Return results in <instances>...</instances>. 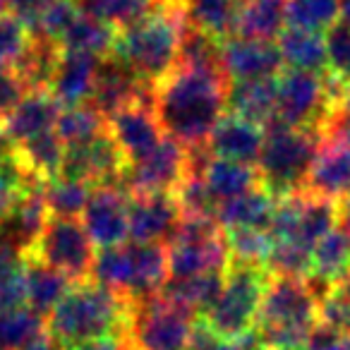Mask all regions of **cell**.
<instances>
[{
  "instance_id": "ac0fdd59",
  "label": "cell",
  "mask_w": 350,
  "mask_h": 350,
  "mask_svg": "<svg viewBox=\"0 0 350 350\" xmlns=\"http://www.w3.org/2000/svg\"><path fill=\"white\" fill-rule=\"evenodd\" d=\"M165 254H168L170 278L226 271L230 264L224 230L216 235H206V238H175L165 245Z\"/></svg>"
},
{
  "instance_id": "603a6c76",
  "label": "cell",
  "mask_w": 350,
  "mask_h": 350,
  "mask_svg": "<svg viewBox=\"0 0 350 350\" xmlns=\"http://www.w3.org/2000/svg\"><path fill=\"white\" fill-rule=\"evenodd\" d=\"M286 8L288 0H240L230 36L273 41L286 29Z\"/></svg>"
},
{
  "instance_id": "484cf974",
  "label": "cell",
  "mask_w": 350,
  "mask_h": 350,
  "mask_svg": "<svg viewBox=\"0 0 350 350\" xmlns=\"http://www.w3.org/2000/svg\"><path fill=\"white\" fill-rule=\"evenodd\" d=\"M350 273V235L338 226L331 228L312 250L310 278L321 291Z\"/></svg>"
},
{
  "instance_id": "6f0895ef",
  "label": "cell",
  "mask_w": 350,
  "mask_h": 350,
  "mask_svg": "<svg viewBox=\"0 0 350 350\" xmlns=\"http://www.w3.org/2000/svg\"><path fill=\"white\" fill-rule=\"evenodd\" d=\"M151 3H154V5H161V3H165V0H151Z\"/></svg>"
},
{
  "instance_id": "f1b7e54d",
  "label": "cell",
  "mask_w": 350,
  "mask_h": 350,
  "mask_svg": "<svg viewBox=\"0 0 350 350\" xmlns=\"http://www.w3.org/2000/svg\"><path fill=\"white\" fill-rule=\"evenodd\" d=\"M226 271H211V273H200V276L190 278H170L163 283V288L159 291V295L168 302L187 307L197 314H204L211 307V302L219 297L221 286H224Z\"/></svg>"
},
{
  "instance_id": "f546056e",
  "label": "cell",
  "mask_w": 350,
  "mask_h": 350,
  "mask_svg": "<svg viewBox=\"0 0 350 350\" xmlns=\"http://www.w3.org/2000/svg\"><path fill=\"white\" fill-rule=\"evenodd\" d=\"M116 27L79 12V17L70 25V29L60 39V49L75 51V53H87L94 55V58H106V55H111L116 51Z\"/></svg>"
},
{
  "instance_id": "f5cc1de1",
  "label": "cell",
  "mask_w": 350,
  "mask_h": 350,
  "mask_svg": "<svg viewBox=\"0 0 350 350\" xmlns=\"http://www.w3.org/2000/svg\"><path fill=\"white\" fill-rule=\"evenodd\" d=\"M336 226L350 235V197L336 202Z\"/></svg>"
},
{
  "instance_id": "74e56055",
  "label": "cell",
  "mask_w": 350,
  "mask_h": 350,
  "mask_svg": "<svg viewBox=\"0 0 350 350\" xmlns=\"http://www.w3.org/2000/svg\"><path fill=\"white\" fill-rule=\"evenodd\" d=\"M326 77L340 89L350 87V22H334L324 34Z\"/></svg>"
},
{
  "instance_id": "4dcf8cb0",
  "label": "cell",
  "mask_w": 350,
  "mask_h": 350,
  "mask_svg": "<svg viewBox=\"0 0 350 350\" xmlns=\"http://www.w3.org/2000/svg\"><path fill=\"white\" fill-rule=\"evenodd\" d=\"M185 22L219 41L230 39L238 0H180Z\"/></svg>"
},
{
  "instance_id": "30bf717a",
  "label": "cell",
  "mask_w": 350,
  "mask_h": 350,
  "mask_svg": "<svg viewBox=\"0 0 350 350\" xmlns=\"http://www.w3.org/2000/svg\"><path fill=\"white\" fill-rule=\"evenodd\" d=\"M187 173H190V151L170 137H163L154 151L125 165L118 185L127 195L175 192Z\"/></svg>"
},
{
  "instance_id": "60d3db41",
  "label": "cell",
  "mask_w": 350,
  "mask_h": 350,
  "mask_svg": "<svg viewBox=\"0 0 350 350\" xmlns=\"http://www.w3.org/2000/svg\"><path fill=\"white\" fill-rule=\"evenodd\" d=\"M44 329V317L31 312L29 307L0 312V350H20Z\"/></svg>"
},
{
  "instance_id": "db71d44e",
  "label": "cell",
  "mask_w": 350,
  "mask_h": 350,
  "mask_svg": "<svg viewBox=\"0 0 350 350\" xmlns=\"http://www.w3.org/2000/svg\"><path fill=\"white\" fill-rule=\"evenodd\" d=\"M334 111H338V113H343V116L350 118V87L340 92V96H338V101H336Z\"/></svg>"
},
{
  "instance_id": "1f68e13d",
  "label": "cell",
  "mask_w": 350,
  "mask_h": 350,
  "mask_svg": "<svg viewBox=\"0 0 350 350\" xmlns=\"http://www.w3.org/2000/svg\"><path fill=\"white\" fill-rule=\"evenodd\" d=\"M17 156H20L22 165L29 170L34 178L41 180H51L60 173V165H63L65 156V144L55 130L41 132V135L31 137V139L22 142L15 146Z\"/></svg>"
},
{
  "instance_id": "4fadbf2b",
  "label": "cell",
  "mask_w": 350,
  "mask_h": 350,
  "mask_svg": "<svg viewBox=\"0 0 350 350\" xmlns=\"http://www.w3.org/2000/svg\"><path fill=\"white\" fill-rule=\"evenodd\" d=\"M89 103L101 113L103 118L113 116L120 108L132 103H154V87L144 84L116 53L106 55L98 63L96 82L94 92L89 96Z\"/></svg>"
},
{
  "instance_id": "277c9868",
  "label": "cell",
  "mask_w": 350,
  "mask_h": 350,
  "mask_svg": "<svg viewBox=\"0 0 350 350\" xmlns=\"http://www.w3.org/2000/svg\"><path fill=\"white\" fill-rule=\"evenodd\" d=\"M183 25L185 15L180 5H154L149 15L118 31L113 53L142 82L156 87L178 68Z\"/></svg>"
},
{
  "instance_id": "3957f363",
  "label": "cell",
  "mask_w": 350,
  "mask_h": 350,
  "mask_svg": "<svg viewBox=\"0 0 350 350\" xmlns=\"http://www.w3.org/2000/svg\"><path fill=\"white\" fill-rule=\"evenodd\" d=\"M319 324V291L307 278L271 276L264 291L254 334L267 350H305Z\"/></svg>"
},
{
  "instance_id": "b9f144b4",
  "label": "cell",
  "mask_w": 350,
  "mask_h": 350,
  "mask_svg": "<svg viewBox=\"0 0 350 350\" xmlns=\"http://www.w3.org/2000/svg\"><path fill=\"white\" fill-rule=\"evenodd\" d=\"M224 238H226L230 262L264 267L269 250H271V235H269V230L235 228V230H224Z\"/></svg>"
},
{
  "instance_id": "cb8c5ba5",
  "label": "cell",
  "mask_w": 350,
  "mask_h": 350,
  "mask_svg": "<svg viewBox=\"0 0 350 350\" xmlns=\"http://www.w3.org/2000/svg\"><path fill=\"white\" fill-rule=\"evenodd\" d=\"M273 209H276V197L269 195L259 185L254 190H247L243 195L216 206V224L224 230H235V228L269 230Z\"/></svg>"
},
{
  "instance_id": "836d02e7",
  "label": "cell",
  "mask_w": 350,
  "mask_h": 350,
  "mask_svg": "<svg viewBox=\"0 0 350 350\" xmlns=\"http://www.w3.org/2000/svg\"><path fill=\"white\" fill-rule=\"evenodd\" d=\"M94 187L82 180H70V178H51L44 180V200L51 216L58 219H77L82 216Z\"/></svg>"
},
{
  "instance_id": "681fc988",
  "label": "cell",
  "mask_w": 350,
  "mask_h": 350,
  "mask_svg": "<svg viewBox=\"0 0 350 350\" xmlns=\"http://www.w3.org/2000/svg\"><path fill=\"white\" fill-rule=\"evenodd\" d=\"M206 350H267V348H264V343L259 340V336L254 334V329H252L250 334H245L243 338H233V340L216 338Z\"/></svg>"
},
{
  "instance_id": "bcb514c9",
  "label": "cell",
  "mask_w": 350,
  "mask_h": 350,
  "mask_svg": "<svg viewBox=\"0 0 350 350\" xmlns=\"http://www.w3.org/2000/svg\"><path fill=\"white\" fill-rule=\"evenodd\" d=\"M27 92L29 89H27V84L22 82L15 70H0V125L15 111L17 103L27 96Z\"/></svg>"
},
{
  "instance_id": "7bdbcfd3",
  "label": "cell",
  "mask_w": 350,
  "mask_h": 350,
  "mask_svg": "<svg viewBox=\"0 0 350 350\" xmlns=\"http://www.w3.org/2000/svg\"><path fill=\"white\" fill-rule=\"evenodd\" d=\"M79 17L77 3L75 0H51V5L44 10V15L36 20V25L31 27L29 36H36V39H49L55 41L60 46V39L63 34L70 29L75 20Z\"/></svg>"
},
{
  "instance_id": "5b68a950",
  "label": "cell",
  "mask_w": 350,
  "mask_h": 350,
  "mask_svg": "<svg viewBox=\"0 0 350 350\" xmlns=\"http://www.w3.org/2000/svg\"><path fill=\"white\" fill-rule=\"evenodd\" d=\"M319 142L321 135L314 130L288 127L281 122L267 125L262 151L254 163L259 185L276 200L293 195V192H302Z\"/></svg>"
},
{
  "instance_id": "52a82bcc",
  "label": "cell",
  "mask_w": 350,
  "mask_h": 350,
  "mask_svg": "<svg viewBox=\"0 0 350 350\" xmlns=\"http://www.w3.org/2000/svg\"><path fill=\"white\" fill-rule=\"evenodd\" d=\"M343 89L336 87L326 75L281 70L276 75V118L288 127L314 130L321 135V125L334 111Z\"/></svg>"
},
{
  "instance_id": "f35d334b",
  "label": "cell",
  "mask_w": 350,
  "mask_h": 350,
  "mask_svg": "<svg viewBox=\"0 0 350 350\" xmlns=\"http://www.w3.org/2000/svg\"><path fill=\"white\" fill-rule=\"evenodd\" d=\"M338 22V0H288L286 25L305 31H326Z\"/></svg>"
},
{
  "instance_id": "d6a6232c",
  "label": "cell",
  "mask_w": 350,
  "mask_h": 350,
  "mask_svg": "<svg viewBox=\"0 0 350 350\" xmlns=\"http://www.w3.org/2000/svg\"><path fill=\"white\" fill-rule=\"evenodd\" d=\"M60 53H63V49L55 41L31 36L25 55L15 65V72L20 75V79L27 84L29 92L51 87V79H53L55 68H58Z\"/></svg>"
},
{
  "instance_id": "ba28073f",
  "label": "cell",
  "mask_w": 350,
  "mask_h": 350,
  "mask_svg": "<svg viewBox=\"0 0 350 350\" xmlns=\"http://www.w3.org/2000/svg\"><path fill=\"white\" fill-rule=\"evenodd\" d=\"M195 312L163 300L161 295L132 305L130 324L122 336L127 350H180L190 348Z\"/></svg>"
},
{
  "instance_id": "7c38bea8",
  "label": "cell",
  "mask_w": 350,
  "mask_h": 350,
  "mask_svg": "<svg viewBox=\"0 0 350 350\" xmlns=\"http://www.w3.org/2000/svg\"><path fill=\"white\" fill-rule=\"evenodd\" d=\"M82 226L94 247H118L130 238V195L120 185L94 187L82 211Z\"/></svg>"
},
{
  "instance_id": "ab89813d",
  "label": "cell",
  "mask_w": 350,
  "mask_h": 350,
  "mask_svg": "<svg viewBox=\"0 0 350 350\" xmlns=\"http://www.w3.org/2000/svg\"><path fill=\"white\" fill-rule=\"evenodd\" d=\"M319 324L336 334H350V273L319 293Z\"/></svg>"
},
{
  "instance_id": "f6af8a7d",
  "label": "cell",
  "mask_w": 350,
  "mask_h": 350,
  "mask_svg": "<svg viewBox=\"0 0 350 350\" xmlns=\"http://www.w3.org/2000/svg\"><path fill=\"white\" fill-rule=\"evenodd\" d=\"M29 31L12 12L0 15V70H15L29 46Z\"/></svg>"
},
{
  "instance_id": "7dc6e473",
  "label": "cell",
  "mask_w": 350,
  "mask_h": 350,
  "mask_svg": "<svg viewBox=\"0 0 350 350\" xmlns=\"http://www.w3.org/2000/svg\"><path fill=\"white\" fill-rule=\"evenodd\" d=\"M305 350H350V334L340 336L326 326L317 324V329L307 338Z\"/></svg>"
},
{
  "instance_id": "7a4b0ae2",
  "label": "cell",
  "mask_w": 350,
  "mask_h": 350,
  "mask_svg": "<svg viewBox=\"0 0 350 350\" xmlns=\"http://www.w3.org/2000/svg\"><path fill=\"white\" fill-rule=\"evenodd\" d=\"M130 310L132 305L125 297L98 283H75L49 314L46 331L63 348L122 338L130 324Z\"/></svg>"
},
{
  "instance_id": "5bb4252c",
  "label": "cell",
  "mask_w": 350,
  "mask_h": 350,
  "mask_svg": "<svg viewBox=\"0 0 350 350\" xmlns=\"http://www.w3.org/2000/svg\"><path fill=\"white\" fill-rule=\"evenodd\" d=\"M221 70L230 82L269 79L283 70V58L273 41L230 36L221 41Z\"/></svg>"
},
{
  "instance_id": "d4e9b609",
  "label": "cell",
  "mask_w": 350,
  "mask_h": 350,
  "mask_svg": "<svg viewBox=\"0 0 350 350\" xmlns=\"http://www.w3.org/2000/svg\"><path fill=\"white\" fill-rule=\"evenodd\" d=\"M200 175L204 178L206 190L211 192L216 206L224 204V202L233 200V197L243 195L247 190L259 187V175L254 165H245V163H235V161H226V159H209L204 161Z\"/></svg>"
},
{
  "instance_id": "ffe728a7",
  "label": "cell",
  "mask_w": 350,
  "mask_h": 350,
  "mask_svg": "<svg viewBox=\"0 0 350 350\" xmlns=\"http://www.w3.org/2000/svg\"><path fill=\"white\" fill-rule=\"evenodd\" d=\"M98 63H101V58H94V55L87 53H75V51L60 53L58 68H55V75L49 87V92L60 103V108L89 103L94 82H96Z\"/></svg>"
},
{
  "instance_id": "6da1fadb",
  "label": "cell",
  "mask_w": 350,
  "mask_h": 350,
  "mask_svg": "<svg viewBox=\"0 0 350 350\" xmlns=\"http://www.w3.org/2000/svg\"><path fill=\"white\" fill-rule=\"evenodd\" d=\"M230 79L224 70L175 68L154 87V116L165 137L187 151L206 149L211 130L226 113Z\"/></svg>"
},
{
  "instance_id": "9c48e42d",
  "label": "cell",
  "mask_w": 350,
  "mask_h": 350,
  "mask_svg": "<svg viewBox=\"0 0 350 350\" xmlns=\"http://www.w3.org/2000/svg\"><path fill=\"white\" fill-rule=\"evenodd\" d=\"M31 257L60 271L72 283H84L92 276L96 250L84 230L82 221L49 216Z\"/></svg>"
},
{
  "instance_id": "44dd1931",
  "label": "cell",
  "mask_w": 350,
  "mask_h": 350,
  "mask_svg": "<svg viewBox=\"0 0 350 350\" xmlns=\"http://www.w3.org/2000/svg\"><path fill=\"white\" fill-rule=\"evenodd\" d=\"M60 111L63 108L49 89H34V92H27V96L17 103L15 111L0 125V132L17 146L41 132L53 130Z\"/></svg>"
},
{
  "instance_id": "11a10c76",
  "label": "cell",
  "mask_w": 350,
  "mask_h": 350,
  "mask_svg": "<svg viewBox=\"0 0 350 350\" xmlns=\"http://www.w3.org/2000/svg\"><path fill=\"white\" fill-rule=\"evenodd\" d=\"M338 15L343 22H350V0H338Z\"/></svg>"
},
{
  "instance_id": "2e32d148",
  "label": "cell",
  "mask_w": 350,
  "mask_h": 350,
  "mask_svg": "<svg viewBox=\"0 0 350 350\" xmlns=\"http://www.w3.org/2000/svg\"><path fill=\"white\" fill-rule=\"evenodd\" d=\"M307 195L329 202H340L350 197V144L321 137L319 149L305 178Z\"/></svg>"
},
{
  "instance_id": "4316f807",
  "label": "cell",
  "mask_w": 350,
  "mask_h": 350,
  "mask_svg": "<svg viewBox=\"0 0 350 350\" xmlns=\"http://www.w3.org/2000/svg\"><path fill=\"white\" fill-rule=\"evenodd\" d=\"M278 51L288 70L326 75V44L324 34L288 27L278 34Z\"/></svg>"
},
{
  "instance_id": "83f0119b",
  "label": "cell",
  "mask_w": 350,
  "mask_h": 350,
  "mask_svg": "<svg viewBox=\"0 0 350 350\" xmlns=\"http://www.w3.org/2000/svg\"><path fill=\"white\" fill-rule=\"evenodd\" d=\"M70 288H72L70 278L41 264L39 259L27 257V307L31 312H36L39 317H49Z\"/></svg>"
},
{
  "instance_id": "c3c4849f",
  "label": "cell",
  "mask_w": 350,
  "mask_h": 350,
  "mask_svg": "<svg viewBox=\"0 0 350 350\" xmlns=\"http://www.w3.org/2000/svg\"><path fill=\"white\" fill-rule=\"evenodd\" d=\"M51 5V0H12L10 12L27 27V31H31V27L36 25L44 10Z\"/></svg>"
},
{
  "instance_id": "d6986e66",
  "label": "cell",
  "mask_w": 350,
  "mask_h": 350,
  "mask_svg": "<svg viewBox=\"0 0 350 350\" xmlns=\"http://www.w3.org/2000/svg\"><path fill=\"white\" fill-rule=\"evenodd\" d=\"M264 127L247 122L233 113H224L206 139V151L214 159L235 161V163L254 165L262 151Z\"/></svg>"
},
{
  "instance_id": "f907efd6",
  "label": "cell",
  "mask_w": 350,
  "mask_h": 350,
  "mask_svg": "<svg viewBox=\"0 0 350 350\" xmlns=\"http://www.w3.org/2000/svg\"><path fill=\"white\" fill-rule=\"evenodd\" d=\"M20 350H65V348L58 343V340L53 338V336L49 334V331L44 329L39 336H34V338H31L29 343L22 345Z\"/></svg>"
},
{
  "instance_id": "8fae6325",
  "label": "cell",
  "mask_w": 350,
  "mask_h": 350,
  "mask_svg": "<svg viewBox=\"0 0 350 350\" xmlns=\"http://www.w3.org/2000/svg\"><path fill=\"white\" fill-rule=\"evenodd\" d=\"M127 165V159L118 144L111 139L108 132H101L94 139L84 144L65 146L63 165H60V178L89 183L92 187L101 185H118L120 175Z\"/></svg>"
},
{
  "instance_id": "9f6ffc18",
  "label": "cell",
  "mask_w": 350,
  "mask_h": 350,
  "mask_svg": "<svg viewBox=\"0 0 350 350\" xmlns=\"http://www.w3.org/2000/svg\"><path fill=\"white\" fill-rule=\"evenodd\" d=\"M10 5H12V0H0V15H3V12H10Z\"/></svg>"
},
{
  "instance_id": "e575fe53",
  "label": "cell",
  "mask_w": 350,
  "mask_h": 350,
  "mask_svg": "<svg viewBox=\"0 0 350 350\" xmlns=\"http://www.w3.org/2000/svg\"><path fill=\"white\" fill-rule=\"evenodd\" d=\"M77 10L87 17L116 27L118 31L127 29L135 22L154 10L151 0H75Z\"/></svg>"
},
{
  "instance_id": "816d5d0a",
  "label": "cell",
  "mask_w": 350,
  "mask_h": 350,
  "mask_svg": "<svg viewBox=\"0 0 350 350\" xmlns=\"http://www.w3.org/2000/svg\"><path fill=\"white\" fill-rule=\"evenodd\" d=\"M65 350H127L122 338H108V340H96V343H84L77 348H65Z\"/></svg>"
},
{
  "instance_id": "9a60e30c",
  "label": "cell",
  "mask_w": 350,
  "mask_h": 350,
  "mask_svg": "<svg viewBox=\"0 0 350 350\" xmlns=\"http://www.w3.org/2000/svg\"><path fill=\"white\" fill-rule=\"evenodd\" d=\"M106 132L122 151L127 163L139 161L142 156L154 151L163 139V130L156 120L154 108L146 103H132V106H125L113 116H108Z\"/></svg>"
},
{
  "instance_id": "8992f818",
  "label": "cell",
  "mask_w": 350,
  "mask_h": 350,
  "mask_svg": "<svg viewBox=\"0 0 350 350\" xmlns=\"http://www.w3.org/2000/svg\"><path fill=\"white\" fill-rule=\"evenodd\" d=\"M269 281H271V276L264 267L230 262L226 269L219 297L211 302V307L202 314V319L219 338H243L245 334L254 329Z\"/></svg>"
},
{
  "instance_id": "ee69618b",
  "label": "cell",
  "mask_w": 350,
  "mask_h": 350,
  "mask_svg": "<svg viewBox=\"0 0 350 350\" xmlns=\"http://www.w3.org/2000/svg\"><path fill=\"white\" fill-rule=\"evenodd\" d=\"M175 202L180 206L183 216H211L216 219V202L206 190L204 178L200 173H187L185 180L175 187Z\"/></svg>"
},
{
  "instance_id": "e0dca14e",
  "label": "cell",
  "mask_w": 350,
  "mask_h": 350,
  "mask_svg": "<svg viewBox=\"0 0 350 350\" xmlns=\"http://www.w3.org/2000/svg\"><path fill=\"white\" fill-rule=\"evenodd\" d=\"M180 219L183 211L173 192L130 195V238L135 243L168 245Z\"/></svg>"
},
{
  "instance_id": "7402d4cb",
  "label": "cell",
  "mask_w": 350,
  "mask_h": 350,
  "mask_svg": "<svg viewBox=\"0 0 350 350\" xmlns=\"http://www.w3.org/2000/svg\"><path fill=\"white\" fill-rule=\"evenodd\" d=\"M226 111L259 127L271 125L276 118V77L230 82Z\"/></svg>"
},
{
  "instance_id": "680465c9",
  "label": "cell",
  "mask_w": 350,
  "mask_h": 350,
  "mask_svg": "<svg viewBox=\"0 0 350 350\" xmlns=\"http://www.w3.org/2000/svg\"><path fill=\"white\" fill-rule=\"evenodd\" d=\"M180 350H190V348H180Z\"/></svg>"
},
{
  "instance_id": "8d00e7d4",
  "label": "cell",
  "mask_w": 350,
  "mask_h": 350,
  "mask_svg": "<svg viewBox=\"0 0 350 350\" xmlns=\"http://www.w3.org/2000/svg\"><path fill=\"white\" fill-rule=\"evenodd\" d=\"M178 68L197 70H221V41L204 31L195 29L185 22L180 31V51Z\"/></svg>"
},
{
  "instance_id": "d590c367",
  "label": "cell",
  "mask_w": 350,
  "mask_h": 350,
  "mask_svg": "<svg viewBox=\"0 0 350 350\" xmlns=\"http://www.w3.org/2000/svg\"><path fill=\"white\" fill-rule=\"evenodd\" d=\"M55 135L63 139L65 146L84 144V142L94 139L96 135L106 132V118L92 106V103H82V106L63 108L55 120Z\"/></svg>"
}]
</instances>
